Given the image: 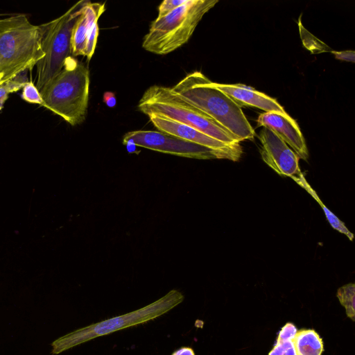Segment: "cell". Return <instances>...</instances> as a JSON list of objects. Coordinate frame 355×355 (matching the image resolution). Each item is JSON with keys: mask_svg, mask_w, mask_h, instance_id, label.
<instances>
[{"mask_svg": "<svg viewBox=\"0 0 355 355\" xmlns=\"http://www.w3.org/2000/svg\"><path fill=\"white\" fill-rule=\"evenodd\" d=\"M199 71L187 74L172 89L218 123L239 142L252 140L255 132L241 107L227 94L214 87Z\"/></svg>", "mask_w": 355, "mask_h": 355, "instance_id": "1", "label": "cell"}, {"mask_svg": "<svg viewBox=\"0 0 355 355\" xmlns=\"http://www.w3.org/2000/svg\"><path fill=\"white\" fill-rule=\"evenodd\" d=\"M44 56L40 26L24 14L0 19V85L31 70Z\"/></svg>", "mask_w": 355, "mask_h": 355, "instance_id": "2", "label": "cell"}, {"mask_svg": "<svg viewBox=\"0 0 355 355\" xmlns=\"http://www.w3.org/2000/svg\"><path fill=\"white\" fill-rule=\"evenodd\" d=\"M89 85L88 68L70 56L62 70L40 92L42 105L71 125L80 124L87 116Z\"/></svg>", "mask_w": 355, "mask_h": 355, "instance_id": "3", "label": "cell"}, {"mask_svg": "<svg viewBox=\"0 0 355 355\" xmlns=\"http://www.w3.org/2000/svg\"><path fill=\"white\" fill-rule=\"evenodd\" d=\"M218 0H187L165 16L156 18L144 36L142 47L157 55H166L185 44L202 17Z\"/></svg>", "mask_w": 355, "mask_h": 355, "instance_id": "4", "label": "cell"}, {"mask_svg": "<svg viewBox=\"0 0 355 355\" xmlns=\"http://www.w3.org/2000/svg\"><path fill=\"white\" fill-rule=\"evenodd\" d=\"M139 110L144 114H157L176 121L227 144L240 143L212 119L189 103L171 87L153 85L140 98Z\"/></svg>", "mask_w": 355, "mask_h": 355, "instance_id": "5", "label": "cell"}, {"mask_svg": "<svg viewBox=\"0 0 355 355\" xmlns=\"http://www.w3.org/2000/svg\"><path fill=\"white\" fill-rule=\"evenodd\" d=\"M183 300L182 293L173 289L139 309L92 324L60 337L51 343V354H58L97 337L157 318L180 304Z\"/></svg>", "mask_w": 355, "mask_h": 355, "instance_id": "6", "label": "cell"}, {"mask_svg": "<svg viewBox=\"0 0 355 355\" xmlns=\"http://www.w3.org/2000/svg\"><path fill=\"white\" fill-rule=\"evenodd\" d=\"M86 1H79L59 17L42 25L44 56L36 64V87L40 92L63 69L71 53V33Z\"/></svg>", "mask_w": 355, "mask_h": 355, "instance_id": "7", "label": "cell"}, {"mask_svg": "<svg viewBox=\"0 0 355 355\" xmlns=\"http://www.w3.org/2000/svg\"><path fill=\"white\" fill-rule=\"evenodd\" d=\"M127 141L155 151L198 159H227L238 161L242 155L240 152L211 149L160 131H130L123 136V144Z\"/></svg>", "mask_w": 355, "mask_h": 355, "instance_id": "8", "label": "cell"}, {"mask_svg": "<svg viewBox=\"0 0 355 355\" xmlns=\"http://www.w3.org/2000/svg\"><path fill=\"white\" fill-rule=\"evenodd\" d=\"M259 139L261 144L260 153L262 159L276 173L288 177L298 176L302 173L298 156L272 131L262 127Z\"/></svg>", "mask_w": 355, "mask_h": 355, "instance_id": "9", "label": "cell"}, {"mask_svg": "<svg viewBox=\"0 0 355 355\" xmlns=\"http://www.w3.org/2000/svg\"><path fill=\"white\" fill-rule=\"evenodd\" d=\"M257 121V126L267 128L277 135L299 158L308 159L309 150L304 137L296 121L287 113L264 112L259 114Z\"/></svg>", "mask_w": 355, "mask_h": 355, "instance_id": "10", "label": "cell"}, {"mask_svg": "<svg viewBox=\"0 0 355 355\" xmlns=\"http://www.w3.org/2000/svg\"><path fill=\"white\" fill-rule=\"evenodd\" d=\"M150 122L162 132L211 149L243 153L240 143L227 144L198 130L157 114H148Z\"/></svg>", "mask_w": 355, "mask_h": 355, "instance_id": "11", "label": "cell"}, {"mask_svg": "<svg viewBox=\"0 0 355 355\" xmlns=\"http://www.w3.org/2000/svg\"><path fill=\"white\" fill-rule=\"evenodd\" d=\"M214 87L220 90L241 107L250 106L261 109L265 112L286 114L284 107L273 98L255 89L241 84H223L211 82Z\"/></svg>", "mask_w": 355, "mask_h": 355, "instance_id": "12", "label": "cell"}, {"mask_svg": "<svg viewBox=\"0 0 355 355\" xmlns=\"http://www.w3.org/2000/svg\"><path fill=\"white\" fill-rule=\"evenodd\" d=\"M105 10V3L87 1L84 4L71 33V54L73 57L83 55L87 35Z\"/></svg>", "mask_w": 355, "mask_h": 355, "instance_id": "13", "label": "cell"}, {"mask_svg": "<svg viewBox=\"0 0 355 355\" xmlns=\"http://www.w3.org/2000/svg\"><path fill=\"white\" fill-rule=\"evenodd\" d=\"M293 342L297 355H322L324 350L322 338L313 329L297 331Z\"/></svg>", "mask_w": 355, "mask_h": 355, "instance_id": "14", "label": "cell"}, {"mask_svg": "<svg viewBox=\"0 0 355 355\" xmlns=\"http://www.w3.org/2000/svg\"><path fill=\"white\" fill-rule=\"evenodd\" d=\"M294 181L299 184L302 188L305 189L320 205L323 209L324 214L328 220L331 226L338 231L339 232L345 234L350 241L354 239V234L348 230L345 223L342 222L334 214H333L322 202L315 191L307 182L304 175L301 173L298 176L291 177Z\"/></svg>", "mask_w": 355, "mask_h": 355, "instance_id": "15", "label": "cell"}, {"mask_svg": "<svg viewBox=\"0 0 355 355\" xmlns=\"http://www.w3.org/2000/svg\"><path fill=\"white\" fill-rule=\"evenodd\" d=\"M337 297L345 309L347 315L353 321L355 320V284H345L337 291Z\"/></svg>", "mask_w": 355, "mask_h": 355, "instance_id": "16", "label": "cell"}, {"mask_svg": "<svg viewBox=\"0 0 355 355\" xmlns=\"http://www.w3.org/2000/svg\"><path fill=\"white\" fill-rule=\"evenodd\" d=\"M301 22V17H300L298 21L300 34L303 45L306 49L314 54L331 52L332 49L305 29Z\"/></svg>", "mask_w": 355, "mask_h": 355, "instance_id": "17", "label": "cell"}, {"mask_svg": "<svg viewBox=\"0 0 355 355\" xmlns=\"http://www.w3.org/2000/svg\"><path fill=\"white\" fill-rule=\"evenodd\" d=\"M26 73H23L0 85V112L8 99L9 94L22 89L25 83L28 82Z\"/></svg>", "mask_w": 355, "mask_h": 355, "instance_id": "18", "label": "cell"}, {"mask_svg": "<svg viewBox=\"0 0 355 355\" xmlns=\"http://www.w3.org/2000/svg\"><path fill=\"white\" fill-rule=\"evenodd\" d=\"M21 98L26 102L42 105L43 100L40 92L32 82H27L22 87Z\"/></svg>", "mask_w": 355, "mask_h": 355, "instance_id": "19", "label": "cell"}, {"mask_svg": "<svg viewBox=\"0 0 355 355\" xmlns=\"http://www.w3.org/2000/svg\"><path fill=\"white\" fill-rule=\"evenodd\" d=\"M98 36V25L97 22L94 24L87 37L83 56L87 58V61H89L94 55L96 46Z\"/></svg>", "mask_w": 355, "mask_h": 355, "instance_id": "20", "label": "cell"}, {"mask_svg": "<svg viewBox=\"0 0 355 355\" xmlns=\"http://www.w3.org/2000/svg\"><path fill=\"white\" fill-rule=\"evenodd\" d=\"M268 355H297L293 340H277Z\"/></svg>", "mask_w": 355, "mask_h": 355, "instance_id": "21", "label": "cell"}, {"mask_svg": "<svg viewBox=\"0 0 355 355\" xmlns=\"http://www.w3.org/2000/svg\"><path fill=\"white\" fill-rule=\"evenodd\" d=\"M187 0H164L158 8L157 18L162 17L182 6Z\"/></svg>", "mask_w": 355, "mask_h": 355, "instance_id": "22", "label": "cell"}, {"mask_svg": "<svg viewBox=\"0 0 355 355\" xmlns=\"http://www.w3.org/2000/svg\"><path fill=\"white\" fill-rule=\"evenodd\" d=\"M297 330L292 323H286L281 329L277 336L279 340H293Z\"/></svg>", "mask_w": 355, "mask_h": 355, "instance_id": "23", "label": "cell"}, {"mask_svg": "<svg viewBox=\"0 0 355 355\" xmlns=\"http://www.w3.org/2000/svg\"><path fill=\"white\" fill-rule=\"evenodd\" d=\"M336 59L346 61V62H354L355 60V51L351 50L337 51L332 50L331 52Z\"/></svg>", "mask_w": 355, "mask_h": 355, "instance_id": "24", "label": "cell"}, {"mask_svg": "<svg viewBox=\"0 0 355 355\" xmlns=\"http://www.w3.org/2000/svg\"><path fill=\"white\" fill-rule=\"evenodd\" d=\"M105 103L110 107H113L116 105V99L114 94L110 92H105L103 97Z\"/></svg>", "mask_w": 355, "mask_h": 355, "instance_id": "25", "label": "cell"}, {"mask_svg": "<svg viewBox=\"0 0 355 355\" xmlns=\"http://www.w3.org/2000/svg\"><path fill=\"white\" fill-rule=\"evenodd\" d=\"M172 355H195V353L190 347H182L174 352Z\"/></svg>", "mask_w": 355, "mask_h": 355, "instance_id": "26", "label": "cell"}, {"mask_svg": "<svg viewBox=\"0 0 355 355\" xmlns=\"http://www.w3.org/2000/svg\"><path fill=\"white\" fill-rule=\"evenodd\" d=\"M123 144L125 145L128 153H133L137 152V146L135 144H133L132 142L127 141V142L124 143Z\"/></svg>", "mask_w": 355, "mask_h": 355, "instance_id": "27", "label": "cell"}]
</instances>
